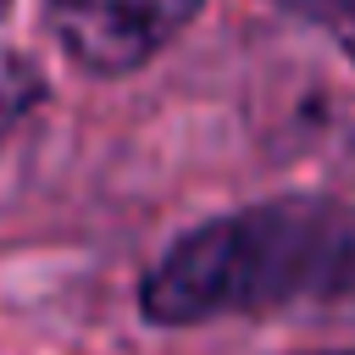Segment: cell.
<instances>
[{"mask_svg":"<svg viewBox=\"0 0 355 355\" xmlns=\"http://www.w3.org/2000/svg\"><path fill=\"white\" fill-rule=\"evenodd\" d=\"M44 94H50V83H44L39 61H33V55H17V50L0 44V144H6V139L44 105Z\"/></svg>","mask_w":355,"mask_h":355,"instance_id":"cell-3","label":"cell"},{"mask_svg":"<svg viewBox=\"0 0 355 355\" xmlns=\"http://www.w3.org/2000/svg\"><path fill=\"white\" fill-rule=\"evenodd\" d=\"M205 0H44L61 55L89 78H128L172 50Z\"/></svg>","mask_w":355,"mask_h":355,"instance_id":"cell-2","label":"cell"},{"mask_svg":"<svg viewBox=\"0 0 355 355\" xmlns=\"http://www.w3.org/2000/svg\"><path fill=\"white\" fill-rule=\"evenodd\" d=\"M288 11H300L305 22H316L349 61H355V0H277Z\"/></svg>","mask_w":355,"mask_h":355,"instance_id":"cell-4","label":"cell"},{"mask_svg":"<svg viewBox=\"0 0 355 355\" xmlns=\"http://www.w3.org/2000/svg\"><path fill=\"white\" fill-rule=\"evenodd\" d=\"M6 11H11V0H0V17H6Z\"/></svg>","mask_w":355,"mask_h":355,"instance_id":"cell-5","label":"cell"},{"mask_svg":"<svg viewBox=\"0 0 355 355\" xmlns=\"http://www.w3.org/2000/svg\"><path fill=\"white\" fill-rule=\"evenodd\" d=\"M338 355H355V349H338Z\"/></svg>","mask_w":355,"mask_h":355,"instance_id":"cell-6","label":"cell"},{"mask_svg":"<svg viewBox=\"0 0 355 355\" xmlns=\"http://www.w3.org/2000/svg\"><path fill=\"white\" fill-rule=\"evenodd\" d=\"M338 305H355V205L311 194L239 205L178 233L139 283V316L150 327L261 322Z\"/></svg>","mask_w":355,"mask_h":355,"instance_id":"cell-1","label":"cell"}]
</instances>
